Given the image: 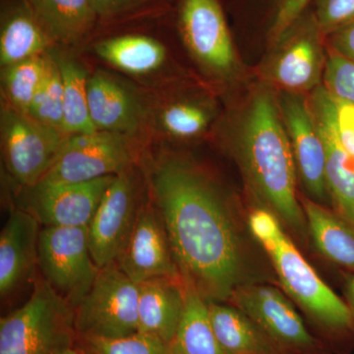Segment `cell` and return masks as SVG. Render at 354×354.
<instances>
[{"label": "cell", "mask_w": 354, "mask_h": 354, "mask_svg": "<svg viewBox=\"0 0 354 354\" xmlns=\"http://www.w3.org/2000/svg\"><path fill=\"white\" fill-rule=\"evenodd\" d=\"M142 174L183 281L207 301H230L251 281L241 221L225 191L200 165L171 153L144 158Z\"/></svg>", "instance_id": "1"}, {"label": "cell", "mask_w": 354, "mask_h": 354, "mask_svg": "<svg viewBox=\"0 0 354 354\" xmlns=\"http://www.w3.org/2000/svg\"><path fill=\"white\" fill-rule=\"evenodd\" d=\"M239 157L251 187L265 208L300 239L308 234L297 194V165L285 123L267 93L256 95L239 139Z\"/></svg>", "instance_id": "2"}, {"label": "cell", "mask_w": 354, "mask_h": 354, "mask_svg": "<svg viewBox=\"0 0 354 354\" xmlns=\"http://www.w3.org/2000/svg\"><path fill=\"white\" fill-rule=\"evenodd\" d=\"M283 225L266 208L249 215V232L271 260L286 295L323 329L334 333L351 330L354 318L348 304L317 274Z\"/></svg>", "instance_id": "3"}, {"label": "cell", "mask_w": 354, "mask_h": 354, "mask_svg": "<svg viewBox=\"0 0 354 354\" xmlns=\"http://www.w3.org/2000/svg\"><path fill=\"white\" fill-rule=\"evenodd\" d=\"M77 339L75 309L41 276L29 299L0 319V354H62Z\"/></svg>", "instance_id": "4"}, {"label": "cell", "mask_w": 354, "mask_h": 354, "mask_svg": "<svg viewBox=\"0 0 354 354\" xmlns=\"http://www.w3.org/2000/svg\"><path fill=\"white\" fill-rule=\"evenodd\" d=\"M139 288L118 263L100 268L92 288L75 308L79 339H118L139 330Z\"/></svg>", "instance_id": "5"}, {"label": "cell", "mask_w": 354, "mask_h": 354, "mask_svg": "<svg viewBox=\"0 0 354 354\" xmlns=\"http://www.w3.org/2000/svg\"><path fill=\"white\" fill-rule=\"evenodd\" d=\"M38 269L48 285L75 309L100 270L91 253L88 227H41Z\"/></svg>", "instance_id": "6"}, {"label": "cell", "mask_w": 354, "mask_h": 354, "mask_svg": "<svg viewBox=\"0 0 354 354\" xmlns=\"http://www.w3.org/2000/svg\"><path fill=\"white\" fill-rule=\"evenodd\" d=\"M146 196L145 179L135 165L114 176L88 227V245L97 267L120 258Z\"/></svg>", "instance_id": "7"}, {"label": "cell", "mask_w": 354, "mask_h": 354, "mask_svg": "<svg viewBox=\"0 0 354 354\" xmlns=\"http://www.w3.org/2000/svg\"><path fill=\"white\" fill-rule=\"evenodd\" d=\"M131 137L95 131L64 140L57 158L39 183H78L115 176L136 165Z\"/></svg>", "instance_id": "8"}, {"label": "cell", "mask_w": 354, "mask_h": 354, "mask_svg": "<svg viewBox=\"0 0 354 354\" xmlns=\"http://www.w3.org/2000/svg\"><path fill=\"white\" fill-rule=\"evenodd\" d=\"M0 131L7 171L24 188L32 187L44 178L68 137L4 102Z\"/></svg>", "instance_id": "9"}, {"label": "cell", "mask_w": 354, "mask_h": 354, "mask_svg": "<svg viewBox=\"0 0 354 354\" xmlns=\"http://www.w3.org/2000/svg\"><path fill=\"white\" fill-rule=\"evenodd\" d=\"M230 301L250 317L283 353H309L317 341L286 295L272 286L247 283L232 293Z\"/></svg>", "instance_id": "10"}, {"label": "cell", "mask_w": 354, "mask_h": 354, "mask_svg": "<svg viewBox=\"0 0 354 354\" xmlns=\"http://www.w3.org/2000/svg\"><path fill=\"white\" fill-rule=\"evenodd\" d=\"M114 176L87 183H39L26 188L19 208L31 214L41 227H88Z\"/></svg>", "instance_id": "11"}, {"label": "cell", "mask_w": 354, "mask_h": 354, "mask_svg": "<svg viewBox=\"0 0 354 354\" xmlns=\"http://www.w3.org/2000/svg\"><path fill=\"white\" fill-rule=\"evenodd\" d=\"M116 263L137 285L155 278H181L164 223L148 194Z\"/></svg>", "instance_id": "12"}, {"label": "cell", "mask_w": 354, "mask_h": 354, "mask_svg": "<svg viewBox=\"0 0 354 354\" xmlns=\"http://www.w3.org/2000/svg\"><path fill=\"white\" fill-rule=\"evenodd\" d=\"M180 29L186 46L203 66L220 75L234 70V44L216 0H184Z\"/></svg>", "instance_id": "13"}, {"label": "cell", "mask_w": 354, "mask_h": 354, "mask_svg": "<svg viewBox=\"0 0 354 354\" xmlns=\"http://www.w3.org/2000/svg\"><path fill=\"white\" fill-rule=\"evenodd\" d=\"M311 111L325 149L328 192L337 215L354 227V158L339 138L335 125L334 99L327 88H317Z\"/></svg>", "instance_id": "14"}, {"label": "cell", "mask_w": 354, "mask_h": 354, "mask_svg": "<svg viewBox=\"0 0 354 354\" xmlns=\"http://www.w3.org/2000/svg\"><path fill=\"white\" fill-rule=\"evenodd\" d=\"M281 113L302 183L312 197L322 201L328 192L325 149L312 111L301 97L288 95L281 102Z\"/></svg>", "instance_id": "15"}, {"label": "cell", "mask_w": 354, "mask_h": 354, "mask_svg": "<svg viewBox=\"0 0 354 354\" xmlns=\"http://www.w3.org/2000/svg\"><path fill=\"white\" fill-rule=\"evenodd\" d=\"M41 225L27 211L14 208L0 234V295L10 297L38 267Z\"/></svg>", "instance_id": "16"}, {"label": "cell", "mask_w": 354, "mask_h": 354, "mask_svg": "<svg viewBox=\"0 0 354 354\" xmlns=\"http://www.w3.org/2000/svg\"><path fill=\"white\" fill-rule=\"evenodd\" d=\"M91 120L97 131L134 136L143 123V106L137 95L120 81L97 71L88 78Z\"/></svg>", "instance_id": "17"}, {"label": "cell", "mask_w": 354, "mask_h": 354, "mask_svg": "<svg viewBox=\"0 0 354 354\" xmlns=\"http://www.w3.org/2000/svg\"><path fill=\"white\" fill-rule=\"evenodd\" d=\"M139 332L171 346L183 318L186 290L181 278H155L139 283Z\"/></svg>", "instance_id": "18"}, {"label": "cell", "mask_w": 354, "mask_h": 354, "mask_svg": "<svg viewBox=\"0 0 354 354\" xmlns=\"http://www.w3.org/2000/svg\"><path fill=\"white\" fill-rule=\"evenodd\" d=\"M51 43L74 46L99 20L91 0H24Z\"/></svg>", "instance_id": "19"}, {"label": "cell", "mask_w": 354, "mask_h": 354, "mask_svg": "<svg viewBox=\"0 0 354 354\" xmlns=\"http://www.w3.org/2000/svg\"><path fill=\"white\" fill-rule=\"evenodd\" d=\"M209 320L223 354H283L250 317L232 305L208 301Z\"/></svg>", "instance_id": "20"}, {"label": "cell", "mask_w": 354, "mask_h": 354, "mask_svg": "<svg viewBox=\"0 0 354 354\" xmlns=\"http://www.w3.org/2000/svg\"><path fill=\"white\" fill-rule=\"evenodd\" d=\"M307 230L321 255L354 272V227L318 203L302 199Z\"/></svg>", "instance_id": "21"}, {"label": "cell", "mask_w": 354, "mask_h": 354, "mask_svg": "<svg viewBox=\"0 0 354 354\" xmlns=\"http://www.w3.org/2000/svg\"><path fill=\"white\" fill-rule=\"evenodd\" d=\"M95 51L106 64L131 75L152 74L167 59V51L160 41L141 35L104 39L95 44Z\"/></svg>", "instance_id": "22"}, {"label": "cell", "mask_w": 354, "mask_h": 354, "mask_svg": "<svg viewBox=\"0 0 354 354\" xmlns=\"http://www.w3.org/2000/svg\"><path fill=\"white\" fill-rule=\"evenodd\" d=\"M53 44L25 2L2 21L0 64L2 68L44 55Z\"/></svg>", "instance_id": "23"}, {"label": "cell", "mask_w": 354, "mask_h": 354, "mask_svg": "<svg viewBox=\"0 0 354 354\" xmlns=\"http://www.w3.org/2000/svg\"><path fill=\"white\" fill-rule=\"evenodd\" d=\"M183 318L171 344V354H223L209 320L208 301L187 281Z\"/></svg>", "instance_id": "24"}, {"label": "cell", "mask_w": 354, "mask_h": 354, "mask_svg": "<svg viewBox=\"0 0 354 354\" xmlns=\"http://www.w3.org/2000/svg\"><path fill=\"white\" fill-rule=\"evenodd\" d=\"M57 60L64 82L62 131L66 136L97 131L88 109L87 72L75 60Z\"/></svg>", "instance_id": "25"}, {"label": "cell", "mask_w": 354, "mask_h": 354, "mask_svg": "<svg viewBox=\"0 0 354 354\" xmlns=\"http://www.w3.org/2000/svg\"><path fill=\"white\" fill-rule=\"evenodd\" d=\"M48 62V55H43L2 68V102L28 113L46 74Z\"/></svg>", "instance_id": "26"}, {"label": "cell", "mask_w": 354, "mask_h": 354, "mask_svg": "<svg viewBox=\"0 0 354 354\" xmlns=\"http://www.w3.org/2000/svg\"><path fill=\"white\" fill-rule=\"evenodd\" d=\"M318 73V51L311 39H301L291 44L283 53L276 66L274 78L290 90L310 87Z\"/></svg>", "instance_id": "27"}, {"label": "cell", "mask_w": 354, "mask_h": 354, "mask_svg": "<svg viewBox=\"0 0 354 354\" xmlns=\"http://www.w3.org/2000/svg\"><path fill=\"white\" fill-rule=\"evenodd\" d=\"M27 114L41 124L64 134V82L57 60L53 57H48L46 74Z\"/></svg>", "instance_id": "28"}, {"label": "cell", "mask_w": 354, "mask_h": 354, "mask_svg": "<svg viewBox=\"0 0 354 354\" xmlns=\"http://www.w3.org/2000/svg\"><path fill=\"white\" fill-rule=\"evenodd\" d=\"M209 114L197 104L177 102L165 106L158 114L160 129L174 138H192L205 131L208 127Z\"/></svg>", "instance_id": "29"}, {"label": "cell", "mask_w": 354, "mask_h": 354, "mask_svg": "<svg viewBox=\"0 0 354 354\" xmlns=\"http://www.w3.org/2000/svg\"><path fill=\"white\" fill-rule=\"evenodd\" d=\"M79 341L81 348L95 354H171L169 344L139 330L118 339L88 337Z\"/></svg>", "instance_id": "30"}, {"label": "cell", "mask_w": 354, "mask_h": 354, "mask_svg": "<svg viewBox=\"0 0 354 354\" xmlns=\"http://www.w3.org/2000/svg\"><path fill=\"white\" fill-rule=\"evenodd\" d=\"M326 88L337 99L354 104V62L333 53L325 70Z\"/></svg>", "instance_id": "31"}, {"label": "cell", "mask_w": 354, "mask_h": 354, "mask_svg": "<svg viewBox=\"0 0 354 354\" xmlns=\"http://www.w3.org/2000/svg\"><path fill=\"white\" fill-rule=\"evenodd\" d=\"M156 0H91L97 18L114 21L145 12Z\"/></svg>", "instance_id": "32"}, {"label": "cell", "mask_w": 354, "mask_h": 354, "mask_svg": "<svg viewBox=\"0 0 354 354\" xmlns=\"http://www.w3.org/2000/svg\"><path fill=\"white\" fill-rule=\"evenodd\" d=\"M318 18L325 29L348 25L354 21V0H322Z\"/></svg>", "instance_id": "33"}, {"label": "cell", "mask_w": 354, "mask_h": 354, "mask_svg": "<svg viewBox=\"0 0 354 354\" xmlns=\"http://www.w3.org/2000/svg\"><path fill=\"white\" fill-rule=\"evenodd\" d=\"M333 99L335 104V125L339 138L344 148L354 158V104L337 99L334 95Z\"/></svg>", "instance_id": "34"}, {"label": "cell", "mask_w": 354, "mask_h": 354, "mask_svg": "<svg viewBox=\"0 0 354 354\" xmlns=\"http://www.w3.org/2000/svg\"><path fill=\"white\" fill-rule=\"evenodd\" d=\"M310 1L311 0H281L272 29V36L274 41L285 35L286 30L297 19Z\"/></svg>", "instance_id": "35"}, {"label": "cell", "mask_w": 354, "mask_h": 354, "mask_svg": "<svg viewBox=\"0 0 354 354\" xmlns=\"http://www.w3.org/2000/svg\"><path fill=\"white\" fill-rule=\"evenodd\" d=\"M337 53L354 62V21L344 26L334 39Z\"/></svg>", "instance_id": "36"}, {"label": "cell", "mask_w": 354, "mask_h": 354, "mask_svg": "<svg viewBox=\"0 0 354 354\" xmlns=\"http://www.w3.org/2000/svg\"><path fill=\"white\" fill-rule=\"evenodd\" d=\"M346 304L353 312L354 318V274L349 276L346 281Z\"/></svg>", "instance_id": "37"}, {"label": "cell", "mask_w": 354, "mask_h": 354, "mask_svg": "<svg viewBox=\"0 0 354 354\" xmlns=\"http://www.w3.org/2000/svg\"><path fill=\"white\" fill-rule=\"evenodd\" d=\"M62 354H84L83 349L81 348H74L67 349L64 353Z\"/></svg>", "instance_id": "38"}, {"label": "cell", "mask_w": 354, "mask_h": 354, "mask_svg": "<svg viewBox=\"0 0 354 354\" xmlns=\"http://www.w3.org/2000/svg\"><path fill=\"white\" fill-rule=\"evenodd\" d=\"M81 348L83 349L84 354H95L94 353H92V351H88V349H85V348Z\"/></svg>", "instance_id": "39"}]
</instances>
